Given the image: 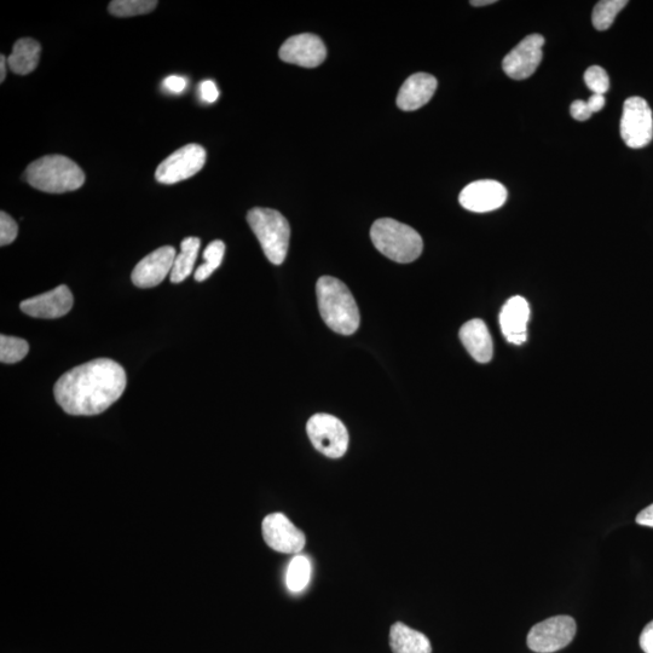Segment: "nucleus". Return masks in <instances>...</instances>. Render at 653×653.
Segmentation results:
<instances>
[{"label": "nucleus", "mask_w": 653, "mask_h": 653, "mask_svg": "<svg viewBox=\"0 0 653 653\" xmlns=\"http://www.w3.org/2000/svg\"><path fill=\"white\" fill-rule=\"evenodd\" d=\"M126 383L125 369L119 363L98 358L63 374L55 385L54 395L69 415H98L123 396Z\"/></svg>", "instance_id": "obj_1"}, {"label": "nucleus", "mask_w": 653, "mask_h": 653, "mask_svg": "<svg viewBox=\"0 0 653 653\" xmlns=\"http://www.w3.org/2000/svg\"><path fill=\"white\" fill-rule=\"evenodd\" d=\"M320 314L333 332L354 334L360 327L361 316L356 300L344 282L332 276H322L316 285Z\"/></svg>", "instance_id": "obj_2"}, {"label": "nucleus", "mask_w": 653, "mask_h": 653, "mask_svg": "<svg viewBox=\"0 0 653 653\" xmlns=\"http://www.w3.org/2000/svg\"><path fill=\"white\" fill-rule=\"evenodd\" d=\"M28 184L40 192L63 194L84 186L85 173L73 160L63 155L43 156L27 167Z\"/></svg>", "instance_id": "obj_3"}, {"label": "nucleus", "mask_w": 653, "mask_h": 653, "mask_svg": "<svg viewBox=\"0 0 653 653\" xmlns=\"http://www.w3.org/2000/svg\"><path fill=\"white\" fill-rule=\"evenodd\" d=\"M371 239L381 254L396 263H412L424 250L418 231L391 218H381L373 224Z\"/></svg>", "instance_id": "obj_4"}, {"label": "nucleus", "mask_w": 653, "mask_h": 653, "mask_svg": "<svg viewBox=\"0 0 653 653\" xmlns=\"http://www.w3.org/2000/svg\"><path fill=\"white\" fill-rule=\"evenodd\" d=\"M247 222L262 245L269 262L274 265L285 262L291 238V228L287 219L271 208L256 207L248 212Z\"/></svg>", "instance_id": "obj_5"}, {"label": "nucleus", "mask_w": 653, "mask_h": 653, "mask_svg": "<svg viewBox=\"0 0 653 653\" xmlns=\"http://www.w3.org/2000/svg\"><path fill=\"white\" fill-rule=\"evenodd\" d=\"M306 432L312 446L327 458L339 459L348 452L349 432L338 418L329 414L311 416Z\"/></svg>", "instance_id": "obj_6"}, {"label": "nucleus", "mask_w": 653, "mask_h": 653, "mask_svg": "<svg viewBox=\"0 0 653 653\" xmlns=\"http://www.w3.org/2000/svg\"><path fill=\"white\" fill-rule=\"evenodd\" d=\"M621 136L629 148L641 149L653 138L652 111L644 98L631 97L624 102L621 119Z\"/></svg>", "instance_id": "obj_7"}, {"label": "nucleus", "mask_w": 653, "mask_h": 653, "mask_svg": "<svg viewBox=\"0 0 653 653\" xmlns=\"http://www.w3.org/2000/svg\"><path fill=\"white\" fill-rule=\"evenodd\" d=\"M576 622L570 616H554L537 623L528 634V646L537 653H552L568 646L576 635Z\"/></svg>", "instance_id": "obj_8"}, {"label": "nucleus", "mask_w": 653, "mask_h": 653, "mask_svg": "<svg viewBox=\"0 0 653 653\" xmlns=\"http://www.w3.org/2000/svg\"><path fill=\"white\" fill-rule=\"evenodd\" d=\"M206 158V150L199 144H188L176 150L158 166L155 172L156 181L163 184L186 181L202 170Z\"/></svg>", "instance_id": "obj_9"}, {"label": "nucleus", "mask_w": 653, "mask_h": 653, "mask_svg": "<svg viewBox=\"0 0 653 653\" xmlns=\"http://www.w3.org/2000/svg\"><path fill=\"white\" fill-rule=\"evenodd\" d=\"M262 530L265 543L276 552L299 553L305 547V534L285 514H269L263 520Z\"/></svg>", "instance_id": "obj_10"}, {"label": "nucleus", "mask_w": 653, "mask_h": 653, "mask_svg": "<svg viewBox=\"0 0 653 653\" xmlns=\"http://www.w3.org/2000/svg\"><path fill=\"white\" fill-rule=\"evenodd\" d=\"M543 45L545 38L540 34H530L524 38L502 61V68L508 77L514 80L531 77L542 61Z\"/></svg>", "instance_id": "obj_11"}, {"label": "nucleus", "mask_w": 653, "mask_h": 653, "mask_svg": "<svg viewBox=\"0 0 653 653\" xmlns=\"http://www.w3.org/2000/svg\"><path fill=\"white\" fill-rule=\"evenodd\" d=\"M279 55L283 62L291 65L315 68L326 60L327 49L320 37L303 33L287 39L281 46Z\"/></svg>", "instance_id": "obj_12"}, {"label": "nucleus", "mask_w": 653, "mask_h": 653, "mask_svg": "<svg viewBox=\"0 0 653 653\" xmlns=\"http://www.w3.org/2000/svg\"><path fill=\"white\" fill-rule=\"evenodd\" d=\"M177 252L172 246L158 248L144 257L132 271V282L140 288H153L160 285L167 275H171Z\"/></svg>", "instance_id": "obj_13"}, {"label": "nucleus", "mask_w": 653, "mask_h": 653, "mask_svg": "<svg viewBox=\"0 0 653 653\" xmlns=\"http://www.w3.org/2000/svg\"><path fill=\"white\" fill-rule=\"evenodd\" d=\"M507 190L501 183L483 179V181L468 184L462 190L459 201L467 211L485 213L498 210L505 205Z\"/></svg>", "instance_id": "obj_14"}, {"label": "nucleus", "mask_w": 653, "mask_h": 653, "mask_svg": "<svg viewBox=\"0 0 653 653\" xmlns=\"http://www.w3.org/2000/svg\"><path fill=\"white\" fill-rule=\"evenodd\" d=\"M74 298L71 290L65 285L55 290L40 294L21 303V310L34 319H60L72 310Z\"/></svg>", "instance_id": "obj_15"}, {"label": "nucleus", "mask_w": 653, "mask_h": 653, "mask_svg": "<svg viewBox=\"0 0 653 653\" xmlns=\"http://www.w3.org/2000/svg\"><path fill=\"white\" fill-rule=\"evenodd\" d=\"M530 306L527 299L516 296L508 299L500 314L501 331L508 343L522 345L527 342Z\"/></svg>", "instance_id": "obj_16"}, {"label": "nucleus", "mask_w": 653, "mask_h": 653, "mask_svg": "<svg viewBox=\"0 0 653 653\" xmlns=\"http://www.w3.org/2000/svg\"><path fill=\"white\" fill-rule=\"evenodd\" d=\"M437 90V79L431 74L416 73L403 83L397 96L402 111L413 112L429 103Z\"/></svg>", "instance_id": "obj_17"}, {"label": "nucleus", "mask_w": 653, "mask_h": 653, "mask_svg": "<svg viewBox=\"0 0 653 653\" xmlns=\"http://www.w3.org/2000/svg\"><path fill=\"white\" fill-rule=\"evenodd\" d=\"M460 339L468 354L478 363H488L493 360V339L487 325L476 319L465 323L460 329Z\"/></svg>", "instance_id": "obj_18"}, {"label": "nucleus", "mask_w": 653, "mask_h": 653, "mask_svg": "<svg viewBox=\"0 0 653 653\" xmlns=\"http://www.w3.org/2000/svg\"><path fill=\"white\" fill-rule=\"evenodd\" d=\"M390 647L394 653H432L429 638L402 622L391 627Z\"/></svg>", "instance_id": "obj_19"}, {"label": "nucleus", "mask_w": 653, "mask_h": 653, "mask_svg": "<svg viewBox=\"0 0 653 653\" xmlns=\"http://www.w3.org/2000/svg\"><path fill=\"white\" fill-rule=\"evenodd\" d=\"M42 46L32 38L17 40L13 52L8 57L11 71L19 75L30 74L38 67Z\"/></svg>", "instance_id": "obj_20"}, {"label": "nucleus", "mask_w": 653, "mask_h": 653, "mask_svg": "<svg viewBox=\"0 0 653 653\" xmlns=\"http://www.w3.org/2000/svg\"><path fill=\"white\" fill-rule=\"evenodd\" d=\"M200 245L201 242L198 238H187L182 241L181 253L177 254L170 275L171 282H183L193 273L196 259H198Z\"/></svg>", "instance_id": "obj_21"}, {"label": "nucleus", "mask_w": 653, "mask_h": 653, "mask_svg": "<svg viewBox=\"0 0 653 653\" xmlns=\"http://www.w3.org/2000/svg\"><path fill=\"white\" fill-rule=\"evenodd\" d=\"M311 576L309 559L303 556L294 557L288 565L286 585L293 593L302 592L308 586Z\"/></svg>", "instance_id": "obj_22"}, {"label": "nucleus", "mask_w": 653, "mask_h": 653, "mask_svg": "<svg viewBox=\"0 0 653 653\" xmlns=\"http://www.w3.org/2000/svg\"><path fill=\"white\" fill-rule=\"evenodd\" d=\"M627 4V0H602L595 5L592 16L593 26L598 31L609 30L616 16Z\"/></svg>", "instance_id": "obj_23"}, {"label": "nucleus", "mask_w": 653, "mask_h": 653, "mask_svg": "<svg viewBox=\"0 0 653 653\" xmlns=\"http://www.w3.org/2000/svg\"><path fill=\"white\" fill-rule=\"evenodd\" d=\"M225 254V245L221 240L211 242L204 252L205 263L195 271V280L202 282L208 279L221 267Z\"/></svg>", "instance_id": "obj_24"}, {"label": "nucleus", "mask_w": 653, "mask_h": 653, "mask_svg": "<svg viewBox=\"0 0 653 653\" xmlns=\"http://www.w3.org/2000/svg\"><path fill=\"white\" fill-rule=\"evenodd\" d=\"M156 0H114L109 4V13L117 17H132L152 13Z\"/></svg>", "instance_id": "obj_25"}, {"label": "nucleus", "mask_w": 653, "mask_h": 653, "mask_svg": "<svg viewBox=\"0 0 653 653\" xmlns=\"http://www.w3.org/2000/svg\"><path fill=\"white\" fill-rule=\"evenodd\" d=\"M30 351V345L25 339L8 337L2 335L0 337V361L2 363H17L23 360Z\"/></svg>", "instance_id": "obj_26"}, {"label": "nucleus", "mask_w": 653, "mask_h": 653, "mask_svg": "<svg viewBox=\"0 0 653 653\" xmlns=\"http://www.w3.org/2000/svg\"><path fill=\"white\" fill-rule=\"evenodd\" d=\"M585 83L594 95H605L610 89V79L605 69L599 66L589 67L585 73Z\"/></svg>", "instance_id": "obj_27"}, {"label": "nucleus", "mask_w": 653, "mask_h": 653, "mask_svg": "<svg viewBox=\"0 0 653 653\" xmlns=\"http://www.w3.org/2000/svg\"><path fill=\"white\" fill-rule=\"evenodd\" d=\"M17 234H19V228H17L14 218L2 211L0 213V245L8 246L13 244Z\"/></svg>", "instance_id": "obj_28"}, {"label": "nucleus", "mask_w": 653, "mask_h": 653, "mask_svg": "<svg viewBox=\"0 0 653 653\" xmlns=\"http://www.w3.org/2000/svg\"><path fill=\"white\" fill-rule=\"evenodd\" d=\"M201 100L206 103H215L219 98V90L215 82L212 80H205L200 84L199 88Z\"/></svg>", "instance_id": "obj_29"}, {"label": "nucleus", "mask_w": 653, "mask_h": 653, "mask_svg": "<svg viewBox=\"0 0 653 653\" xmlns=\"http://www.w3.org/2000/svg\"><path fill=\"white\" fill-rule=\"evenodd\" d=\"M164 88L171 94H182L187 88V79L179 75H171L164 80Z\"/></svg>", "instance_id": "obj_30"}, {"label": "nucleus", "mask_w": 653, "mask_h": 653, "mask_svg": "<svg viewBox=\"0 0 653 653\" xmlns=\"http://www.w3.org/2000/svg\"><path fill=\"white\" fill-rule=\"evenodd\" d=\"M570 113L572 118L579 121H586L592 117V111L588 107L587 101H575L571 104Z\"/></svg>", "instance_id": "obj_31"}, {"label": "nucleus", "mask_w": 653, "mask_h": 653, "mask_svg": "<svg viewBox=\"0 0 653 653\" xmlns=\"http://www.w3.org/2000/svg\"><path fill=\"white\" fill-rule=\"evenodd\" d=\"M640 647L645 653H653V621L647 624L640 635Z\"/></svg>", "instance_id": "obj_32"}, {"label": "nucleus", "mask_w": 653, "mask_h": 653, "mask_svg": "<svg viewBox=\"0 0 653 653\" xmlns=\"http://www.w3.org/2000/svg\"><path fill=\"white\" fill-rule=\"evenodd\" d=\"M637 523L644 525V527L653 528V504L638 514Z\"/></svg>", "instance_id": "obj_33"}, {"label": "nucleus", "mask_w": 653, "mask_h": 653, "mask_svg": "<svg viewBox=\"0 0 653 653\" xmlns=\"http://www.w3.org/2000/svg\"><path fill=\"white\" fill-rule=\"evenodd\" d=\"M589 109L592 113H598L602 111L605 106V97L603 95H594L589 97L587 101Z\"/></svg>", "instance_id": "obj_34"}, {"label": "nucleus", "mask_w": 653, "mask_h": 653, "mask_svg": "<svg viewBox=\"0 0 653 653\" xmlns=\"http://www.w3.org/2000/svg\"><path fill=\"white\" fill-rule=\"evenodd\" d=\"M8 57L0 56V82H4L7 77Z\"/></svg>", "instance_id": "obj_35"}, {"label": "nucleus", "mask_w": 653, "mask_h": 653, "mask_svg": "<svg viewBox=\"0 0 653 653\" xmlns=\"http://www.w3.org/2000/svg\"><path fill=\"white\" fill-rule=\"evenodd\" d=\"M496 0H473L471 4L473 7H485V5L495 4Z\"/></svg>", "instance_id": "obj_36"}]
</instances>
